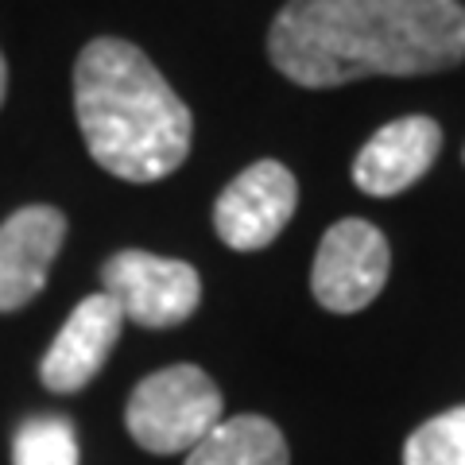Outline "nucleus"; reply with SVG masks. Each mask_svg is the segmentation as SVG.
Segmentation results:
<instances>
[{"instance_id": "obj_1", "label": "nucleus", "mask_w": 465, "mask_h": 465, "mask_svg": "<svg viewBox=\"0 0 465 465\" xmlns=\"http://www.w3.org/2000/svg\"><path fill=\"white\" fill-rule=\"evenodd\" d=\"M287 82L330 90L372 74H439L465 58L461 0H287L268 32Z\"/></svg>"}, {"instance_id": "obj_2", "label": "nucleus", "mask_w": 465, "mask_h": 465, "mask_svg": "<svg viewBox=\"0 0 465 465\" xmlns=\"http://www.w3.org/2000/svg\"><path fill=\"white\" fill-rule=\"evenodd\" d=\"M74 113L94 163L124 183H155L191 152V109L152 58L124 39L85 43L74 66Z\"/></svg>"}, {"instance_id": "obj_3", "label": "nucleus", "mask_w": 465, "mask_h": 465, "mask_svg": "<svg viewBox=\"0 0 465 465\" xmlns=\"http://www.w3.org/2000/svg\"><path fill=\"white\" fill-rule=\"evenodd\" d=\"M222 423V391L198 365L159 369L133 388L124 427L148 454H186Z\"/></svg>"}, {"instance_id": "obj_4", "label": "nucleus", "mask_w": 465, "mask_h": 465, "mask_svg": "<svg viewBox=\"0 0 465 465\" xmlns=\"http://www.w3.org/2000/svg\"><path fill=\"white\" fill-rule=\"evenodd\" d=\"M101 287L116 299L124 322L133 318L143 330H171L186 322L202 302V280L186 260L124 249L105 260Z\"/></svg>"}, {"instance_id": "obj_5", "label": "nucleus", "mask_w": 465, "mask_h": 465, "mask_svg": "<svg viewBox=\"0 0 465 465\" xmlns=\"http://www.w3.org/2000/svg\"><path fill=\"white\" fill-rule=\"evenodd\" d=\"M391 252L388 237L361 217L330 225L314 252L311 291L333 314H357L381 295L388 283Z\"/></svg>"}, {"instance_id": "obj_6", "label": "nucleus", "mask_w": 465, "mask_h": 465, "mask_svg": "<svg viewBox=\"0 0 465 465\" xmlns=\"http://www.w3.org/2000/svg\"><path fill=\"white\" fill-rule=\"evenodd\" d=\"M295 202H299L295 174L283 163H275V159H260V163L244 167L222 191L213 206V229L237 252L268 249L291 222Z\"/></svg>"}, {"instance_id": "obj_7", "label": "nucleus", "mask_w": 465, "mask_h": 465, "mask_svg": "<svg viewBox=\"0 0 465 465\" xmlns=\"http://www.w3.org/2000/svg\"><path fill=\"white\" fill-rule=\"evenodd\" d=\"M124 314L116 307V299L97 291L85 295L63 330L54 333L51 349L39 361V381L47 391H82L94 376L105 369V361L113 353L116 338H121Z\"/></svg>"}, {"instance_id": "obj_8", "label": "nucleus", "mask_w": 465, "mask_h": 465, "mask_svg": "<svg viewBox=\"0 0 465 465\" xmlns=\"http://www.w3.org/2000/svg\"><path fill=\"white\" fill-rule=\"evenodd\" d=\"M66 241V217L54 206H24L0 225V314L27 307Z\"/></svg>"}, {"instance_id": "obj_9", "label": "nucleus", "mask_w": 465, "mask_h": 465, "mask_svg": "<svg viewBox=\"0 0 465 465\" xmlns=\"http://www.w3.org/2000/svg\"><path fill=\"white\" fill-rule=\"evenodd\" d=\"M442 152V128L430 116H400L384 124L353 159V183L372 198L415 186Z\"/></svg>"}, {"instance_id": "obj_10", "label": "nucleus", "mask_w": 465, "mask_h": 465, "mask_svg": "<svg viewBox=\"0 0 465 465\" xmlns=\"http://www.w3.org/2000/svg\"><path fill=\"white\" fill-rule=\"evenodd\" d=\"M183 465H291V454L287 439L272 419L232 415L186 450Z\"/></svg>"}, {"instance_id": "obj_11", "label": "nucleus", "mask_w": 465, "mask_h": 465, "mask_svg": "<svg viewBox=\"0 0 465 465\" xmlns=\"http://www.w3.org/2000/svg\"><path fill=\"white\" fill-rule=\"evenodd\" d=\"M12 465H78V434L63 415H35L12 439Z\"/></svg>"}, {"instance_id": "obj_12", "label": "nucleus", "mask_w": 465, "mask_h": 465, "mask_svg": "<svg viewBox=\"0 0 465 465\" xmlns=\"http://www.w3.org/2000/svg\"><path fill=\"white\" fill-rule=\"evenodd\" d=\"M403 465H465V403L411 430L403 442Z\"/></svg>"}, {"instance_id": "obj_13", "label": "nucleus", "mask_w": 465, "mask_h": 465, "mask_svg": "<svg viewBox=\"0 0 465 465\" xmlns=\"http://www.w3.org/2000/svg\"><path fill=\"white\" fill-rule=\"evenodd\" d=\"M5 90H8V63H5V54H0V101H5Z\"/></svg>"}]
</instances>
